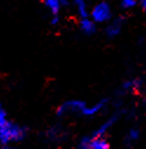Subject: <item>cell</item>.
Segmentation results:
<instances>
[{
  "mask_svg": "<svg viewBox=\"0 0 146 149\" xmlns=\"http://www.w3.org/2000/svg\"><path fill=\"white\" fill-rule=\"evenodd\" d=\"M139 6H140L143 13L146 14V0H143V1H140V3H139Z\"/></svg>",
  "mask_w": 146,
  "mask_h": 149,
  "instance_id": "obj_16",
  "label": "cell"
},
{
  "mask_svg": "<svg viewBox=\"0 0 146 149\" xmlns=\"http://www.w3.org/2000/svg\"><path fill=\"white\" fill-rule=\"evenodd\" d=\"M44 5L52 13V15H59L61 7L67 5V3L66 1H59V0H45Z\"/></svg>",
  "mask_w": 146,
  "mask_h": 149,
  "instance_id": "obj_8",
  "label": "cell"
},
{
  "mask_svg": "<svg viewBox=\"0 0 146 149\" xmlns=\"http://www.w3.org/2000/svg\"><path fill=\"white\" fill-rule=\"evenodd\" d=\"M77 149H91L90 148V137L88 136H84L80 139Z\"/></svg>",
  "mask_w": 146,
  "mask_h": 149,
  "instance_id": "obj_14",
  "label": "cell"
},
{
  "mask_svg": "<svg viewBox=\"0 0 146 149\" xmlns=\"http://www.w3.org/2000/svg\"><path fill=\"white\" fill-rule=\"evenodd\" d=\"M0 149H18L17 147H13V146H3Z\"/></svg>",
  "mask_w": 146,
  "mask_h": 149,
  "instance_id": "obj_17",
  "label": "cell"
},
{
  "mask_svg": "<svg viewBox=\"0 0 146 149\" xmlns=\"http://www.w3.org/2000/svg\"><path fill=\"white\" fill-rule=\"evenodd\" d=\"M107 103H108V100L103 98V100L98 101L97 103H94V104H92V105H87L86 109L84 110V113H83V116H86V117H93V116L100 114L101 111L106 108Z\"/></svg>",
  "mask_w": 146,
  "mask_h": 149,
  "instance_id": "obj_5",
  "label": "cell"
},
{
  "mask_svg": "<svg viewBox=\"0 0 146 149\" xmlns=\"http://www.w3.org/2000/svg\"><path fill=\"white\" fill-rule=\"evenodd\" d=\"M74 7L77 13L79 14L80 19H85V18H90V12L91 10L88 8V5L86 1H83V0H78V1H74Z\"/></svg>",
  "mask_w": 146,
  "mask_h": 149,
  "instance_id": "obj_10",
  "label": "cell"
},
{
  "mask_svg": "<svg viewBox=\"0 0 146 149\" xmlns=\"http://www.w3.org/2000/svg\"><path fill=\"white\" fill-rule=\"evenodd\" d=\"M119 114H114V115H112L111 117H108L97 130L96 132L93 133V136L94 137H103V136H105L106 134H107V132L110 129H111L114 124H116V122L119 120Z\"/></svg>",
  "mask_w": 146,
  "mask_h": 149,
  "instance_id": "obj_6",
  "label": "cell"
},
{
  "mask_svg": "<svg viewBox=\"0 0 146 149\" xmlns=\"http://www.w3.org/2000/svg\"><path fill=\"white\" fill-rule=\"evenodd\" d=\"M140 137V130L138 128H131L129 132L126 134V137H125V144L126 146H131V144H134Z\"/></svg>",
  "mask_w": 146,
  "mask_h": 149,
  "instance_id": "obj_11",
  "label": "cell"
},
{
  "mask_svg": "<svg viewBox=\"0 0 146 149\" xmlns=\"http://www.w3.org/2000/svg\"><path fill=\"white\" fill-rule=\"evenodd\" d=\"M90 148L91 149H110V142L108 140L103 136V137H90Z\"/></svg>",
  "mask_w": 146,
  "mask_h": 149,
  "instance_id": "obj_9",
  "label": "cell"
},
{
  "mask_svg": "<svg viewBox=\"0 0 146 149\" xmlns=\"http://www.w3.org/2000/svg\"><path fill=\"white\" fill-rule=\"evenodd\" d=\"M59 15H53L52 17V19L50 20V24L51 25H53V26H56V25H58L59 24Z\"/></svg>",
  "mask_w": 146,
  "mask_h": 149,
  "instance_id": "obj_15",
  "label": "cell"
},
{
  "mask_svg": "<svg viewBox=\"0 0 146 149\" xmlns=\"http://www.w3.org/2000/svg\"><path fill=\"white\" fill-rule=\"evenodd\" d=\"M87 104L86 102L81 100H68L64 103H61L57 109V116L64 117L71 114H79L83 116L84 110L86 109Z\"/></svg>",
  "mask_w": 146,
  "mask_h": 149,
  "instance_id": "obj_3",
  "label": "cell"
},
{
  "mask_svg": "<svg viewBox=\"0 0 146 149\" xmlns=\"http://www.w3.org/2000/svg\"><path fill=\"white\" fill-rule=\"evenodd\" d=\"M141 85V82L140 79L138 78H134V79H129V81H126L124 84H123V90L125 92H133L134 90H137L139 86Z\"/></svg>",
  "mask_w": 146,
  "mask_h": 149,
  "instance_id": "obj_12",
  "label": "cell"
},
{
  "mask_svg": "<svg viewBox=\"0 0 146 149\" xmlns=\"http://www.w3.org/2000/svg\"><path fill=\"white\" fill-rule=\"evenodd\" d=\"M79 27L80 31L85 36H93L97 32V24L91 19V18H85V19H80L79 22Z\"/></svg>",
  "mask_w": 146,
  "mask_h": 149,
  "instance_id": "obj_7",
  "label": "cell"
},
{
  "mask_svg": "<svg viewBox=\"0 0 146 149\" xmlns=\"http://www.w3.org/2000/svg\"><path fill=\"white\" fill-rule=\"evenodd\" d=\"M26 129L23 125L7 118V114L0 104V143L10 146V143L20 142L26 137Z\"/></svg>",
  "mask_w": 146,
  "mask_h": 149,
  "instance_id": "obj_1",
  "label": "cell"
},
{
  "mask_svg": "<svg viewBox=\"0 0 146 149\" xmlns=\"http://www.w3.org/2000/svg\"><path fill=\"white\" fill-rule=\"evenodd\" d=\"M137 5H139V4L137 1H134V0H123V1H120L121 10H126V11L134 8Z\"/></svg>",
  "mask_w": 146,
  "mask_h": 149,
  "instance_id": "obj_13",
  "label": "cell"
},
{
  "mask_svg": "<svg viewBox=\"0 0 146 149\" xmlns=\"http://www.w3.org/2000/svg\"><path fill=\"white\" fill-rule=\"evenodd\" d=\"M123 27H124V19L121 17H118V18H114L110 22L105 29V34L107 38L110 39H113V38H117V37L123 31Z\"/></svg>",
  "mask_w": 146,
  "mask_h": 149,
  "instance_id": "obj_4",
  "label": "cell"
},
{
  "mask_svg": "<svg viewBox=\"0 0 146 149\" xmlns=\"http://www.w3.org/2000/svg\"><path fill=\"white\" fill-rule=\"evenodd\" d=\"M90 18L96 24L110 23L113 18V11H112L111 5L106 1H101V3L96 4L92 8H91Z\"/></svg>",
  "mask_w": 146,
  "mask_h": 149,
  "instance_id": "obj_2",
  "label": "cell"
}]
</instances>
